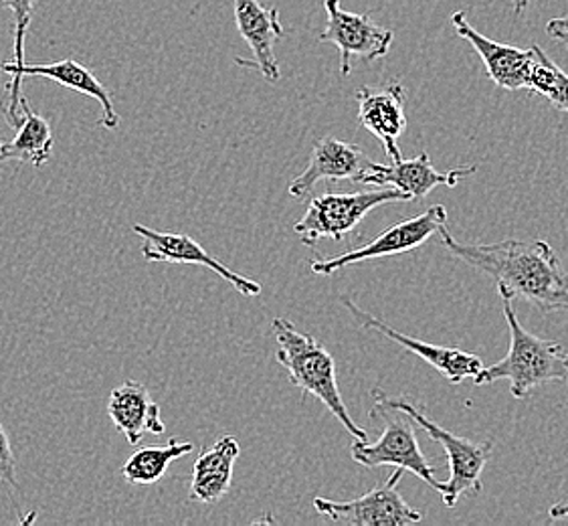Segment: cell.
Wrapping results in <instances>:
<instances>
[{"label": "cell", "instance_id": "cell-1", "mask_svg": "<svg viewBox=\"0 0 568 526\" xmlns=\"http://www.w3.org/2000/svg\"><path fill=\"white\" fill-rule=\"evenodd\" d=\"M439 235L457 260L496 280L511 297H524L545 314L568 312V272L546 241L462 243L447 225Z\"/></svg>", "mask_w": 568, "mask_h": 526}, {"label": "cell", "instance_id": "cell-2", "mask_svg": "<svg viewBox=\"0 0 568 526\" xmlns=\"http://www.w3.org/2000/svg\"><path fill=\"white\" fill-rule=\"evenodd\" d=\"M498 292L510 332V348L501 361L484 366L474 383L489 385L496 381H508L511 397L516 399L528 397L536 387L546 383L568 385V348L557 341H546L526 331L511 306L514 297L501 287H498Z\"/></svg>", "mask_w": 568, "mask_h": 526}, {"label": "cell", "instance_id": "cell-3", "mask_svg": "<svg viewBox=\"0 0 568 526\" xmlns=\"http://www.w3.org/2000/svg\"><path fill=\"white\" fill-rule=\"evenodd\" d=\"M273 336L277 343L275 358L290 375L292 385L322 401L348 434L356 439H368V434L354 422L338 387V368L328 348L316 336L297 331L287 318H273Z\"/></svg>", "mask_w": 568, "mask_h": 526}, {"label": "cell", "instance_id": "cell-4", "mask_svg": "<svg viewBox=\"0 0 568 526\" xmlns=\"http://www.w3.org/2000/svg\"><path fill=\"white\" fill-rule=\"evenodd\" d=\"M375 403L395 407L398 412L407 413L415 424L425 429V434L432 437L433 442H437L444 447L449 462V478L439 482L437 493L442 494L447 508H454L457 500L466 494L481 493V472L488 464L491 456V442H469L466 437L452 434L449 429H445L444 425L435 424L425 413L420 412L417 405H413L405 397H390L385 391L375 390Z\"/></svg>", "mask_w": 568, "mask_h": 526}, {"label": "cell", "instance_id": "cell-5", "mask_svg": "<svg viewBox=\"0 0 568 526\" xmlns=\"http://www.w3.org/2000/svg\"><path fill=\"white\" fill-rule=\"evenodd\" d=\"M400 201H409V199L405 193L390 186L363 191V193H348V195L326 193V195L314 196L307 203L304 218L294 225V231L307 247H314L320 240L341 241L344 235L356 230L373 209L387 203H400Z\"/></svg>", "mask_w": 568, "mask_h": 526}, {"label": "cell", "instance_id": "cell-6", "mask_svg": "<svg viewBox=\"0 0 568 526\" xmlns=\"http://www.w3.org/2000/svg\"><path fill=\"white\" fill-rule=\"evenodd\" d=\"M371 415H378L385 422V429L375 444L366 439H356L351 454L356 464L364 468H403L413 472L417 478L427 482L433 490L439 488V481L435 478V469L420 452L419 439L413 429V419L407 413L398 412L395 407H387L376 403Z\"/></svg>", "mask_w": 568, "mask_h": 526}, {"label": "cell", "instance_id": "cell-7", "mask_svg": "<svg viewBox=\"0 0 568 526\" xmlns=\"http://www.w3.org/2000/svg\"><path fill=\"white\" fill-rule=\"evenodd\" d=\"M445 225H447V209L444 205H433L417 218L405 219L397 225H393L390 230L381 233L368 245L342 253L332 260L310 262V270L314 274L332 275L348 265H354V263L381 260V257L398 255V253H409L432 240L433 235L444 230Z\"/></svg>", "mask_w": 568, "mask_h": 526}, {"label": "cell", "instance_id": "cell-8", "mask_svg": "<svg viewBox=\"0 0 568 526\" xmlns=\"http://www.w3.org/2000/svg\"><path fill=\"white\" fill-rule=\"evenodd\" d=\"M405 469L397 468L383 486H375L361 498L336 503L328 498H314L316 513L334 523L353 526H407L423 520L419 510L410 508L397 490Z\"/></svg>", "mask_w": 568, "mask_h": 526}, {"label": "cell", "instance_id": "cell-9", "mask_svg": "<svg viewBox=\"0 0 568 526\" xmlns=\"http://www.w3.org/2000/svg\"><path fill=\"white\" fill-rule=\"evenodd\" d=\"M328 23L320 34V43H332L341 49V73L346 78L353 71V59L373 63L385 58L393 45V31L375 23L368 14L342 9L341 0H324Z\"/></svg>", "mask_w": 568, "mask_h": 526}, {"label": "cell", "instance_id": "cell-10", "mask_svg": "<svg viewBox=\"0 0 568 526\" xmlns=\"http://www.w3.org/2000/svg\"><path fill=\"white\" fill-rule=\"evenodd\" d=\"M378 169L361 146L338 138H322L312 150L306 171L297 174L287 186L294 199H304L320 181H353L363 183Z\"/></svg>", "mask_w": 568, "mask_h": 526}, {"label": "cell", "instance_id": "cell-11", "mask_svg": "<svg viewBox=\"0 0 568 526\" xmlns=\"http://www.w3.org/2000/svg\"><path fill=\"white\" fill-rule=\"evenodd\" d=\"M342 304L351 310V314L363 328L376 331L378 334L390 338L393 343H397L398 346H403L405 351L420 356L427 365H432L442 377L447 378L454 385L464 383L466 378L478 377L479 371L486 366L479 356L459 351L455 346H437V344L423 343L417 338H410L409 334H405V332L390 328L387 322L381 321L375 314H368V312L358 308L351 297H342Z\"/></svg>", "mask_w": 568, "mask_h": 526}, {"label": "cell", "instance_id": "cell-12", "mask_svg": "<svg viewBox=\"0 0 568 526\" xmlns=\"http://www.w3.org/2000/svg\"><path fill=\"white\" fill-rule=\"evenodd\" d=\"M452 24L457 34L478 51L488 71L489 80L494 81L498 88L508 92L530 88V78L535 68V47L518 49V47L491 41L489 37L479 33L467 23V14L464 11L452 14Z\"/></svg>", "mask_w": 568, "mask_h": 526}, {"label": "cell", "instance_id": "cell-13", "mask_svg": "<svg viewBox=\"0 0 568 526\" xmlns=\"http://www.w3.org/2000/svg\"><path fill=\"white\" fill-rule=\"evenodd\" d=\"M136 235L142 237V255L146 262L182 263V265H203L213 270L215 274L227 280V284L235 287L243 296H260L262 286L243 275L235 274L229 270L225 263L215 260L211 253L206 252L203 245L191 240L184 233H164V231H154L144 225H134L132 227Z\"/></svg>", "mask_w": 568, "mask_h": 526}, {"label": "cell", "instance_id": "cell-14", "mask_svg": "<svg viewBox=\"0 0 568 526\" xmlns=\"http://www.w3.org/2000/svg\"><path fill=\"white\" fill-rule=\"evenodd\" d=\"M405 100L407 93L400 83H388L383 88L363 85L356 92L358 124L366 128L385 146L390 162L403 159L398 149V138L407 130Z\"/></svg>", "mask_w": 568, "mask_h": 526}, {"label": "cell", "instance_id": "cell-15", "mask_svg": "<svg viewBox=\"0 0 568 526\" xmlns=\"http://www.w3.org/2000/svg\"><path fill=\"white\" fill-rule=\"evenodd\" d=\"M478 172V164H467L452 171H437L433 166L432 159L427 152H420L419 156L410 161L390 162V164H378L364 184L368 186H390L405 193L409 201H419L423 196L433 193L437 186H449L454 189L462 181L469 179Z\"/></svg>", "mask_w": 568, "mask_h": 526}, {"label": "cell", "instance_id": "cell-16", "mask_svg": "<svg viewBox=\"0 0 568 526\" xmlns=\"http://www.w3.org/2000/svg\"><path fill=\"white\" fill-rule=\"evenodd\" d=\"M235 23L253 51V61L237 59V63L257 69L272 83L280 81L282 73L275 59V43L285 34L280 11L275 7L265 9L260 0H235Z\"/></svg>", "mask_w": 568, "mask_h": 526}, {"label": "cell", "instance_id": "cell-17", "mask_svg": "<svg viewBox=\"0 0 568 526\" xmlns=\"http://www.w3.org/2000/svg\"><path fill=\"white\" fill-rule=\"evenodd\" d=\"M108 413L115 429L124 434L130 446H138L146 434L166 432L159 403L150 399L149 390L136 381H125L124 385L110 393Z\"/></svg>", "mask_w": 568, "mask_h": 526}, {"label": "cell", "instance_id": "cell-18", "mask_svg": "<svg viewBox=\"0 0 568 526\" xmlns=\"http://www.w3.org/2000/svg\"><path fill=\"white\" fill-rule=\"evenodd\" d=\"M240 454V442L233 435L219 437L215 446L205 449L194 462L191 500L203 504L219 503L231 488L233 468Z\"/></svg>", "mask_w": 568, "mask_h": 526}, {"label": "cell", "instance_id": "cell-19", "mask_svg": "<svg viewBox=\"0 0 568 526\" xmlns=\"http://www.w3.org/2000/svg\"><path fill=\"white\" fill-rule=\"evenodd\" d=\"M34 2L37 0H2L4 9H9L12 14V31H14V45H12V59L9 63H2V71L11 73L12 80L7 83V95L0 100V110L7 118L9 127H21L23 122V110H21V83H23V71L27 61H24V41L29 33V24L33 17Z\"/></svg>", "mask_w": 568, "mask_h": 526}, {"label": "cell", "instance_id": "cell-20", "mask_svg": "<svg viewBox=\"0 0 568 526\" xmlns=\"http://www.w3.org/2000/svg\"><path fill=\"white\" fill-rule=\"evenodd\" d=\"M21 75L24 78H47L53 80L59 85L73 90V92L85 93L102 105V127L108 130H114L120 127V115L115 112L114 103L110 98V92L103 88L100 81L95 80V75L90 69L83 68L73 59H63L58 63H49V65H24Z\"/></svg>", "mask_w": 568, "mask_h": 526}, {"label": "cell", "instance_id": "cell-21", "mask_svg": "<svg viewBox=\"0 0 568 526\" xmlns=\"http://www.w3.org/2000/svg\"><path fill=\"white\" fill-rule=\"evenodd\" d=\"M23 122L17 128V136L4 144L0 162H31L33 166H43L53 152V132L43 115L34 114L27 98H21Z\"/></svg>", "mask_w": 568, "mask_h": 526}, {"label": "cell", "instance_id": "cell-22", "mask_svg": "<svg viewBox=\"0 0 568 526\" xmlns=\"http://www.w3.org/2000/svg\"><path fill=\"white\" fill-rule=\"evenodd\" d=\"M193 449L194 444L179 442L176 437L169 439L164 446L140 447L130 458L125 459L122 474L128 484H136V486L156 484L162 481V476L166 474V469L174 459L191 454Z\"/></svg>", "mask_w": 568, "mask_h": 526}, {"label": "cell", "instance_id": "cell-23", "mask_svg": "<svg viewBox=\"0 0 568 526\" xmlns=\"http://www.w3.org/2000/svg\"><path fill=\"white\" fill-rule=\"evenodd\" d=\"M535 47V68L528 92L545 95L560 112L568 114V73L548 58L542 47Z\"/></svg>", "mask_w": 568, "mask_h": 526}, {"label": "cell", "instance_id": "cell-24", "mask_svg": "<svg viewBox=\"0 0 568 526\" xmlns=\"http://www.w3.org/2000/svg\"><path fill=\"white\" fill-rule=\"evenodd\" d=\"M0 482L9 484L12 488H17V458L12 454L11 442L9 435L4 432V427L0 424Z\"/></svg>", "mask_w": 568, "mask_h": 526}, {"label": "cell", "instance_id": "cell-25", "mask_svg": "<svg viewBox=\"0 0 568 526\" xmlns=\"http://www.w3.org/2000/svg\"><path fill=\"white\" fill-rule=\"evenodd\" d=\"M546 33H548V37L560 41V43H565L568 49V14L558 17V19H550L546 23Z\"/></svg>", "mask_w": 568, "mask_h": 526}, {"label": "cell", "instance_id": "cell-26", "mask_svg": "<svg viewBox=\"0 0 568 526\" xmlns=\"http://www.w3.org/2000/svg\"><path fill=\"white\" fill-rule=\"evenodd\" d=\"M548 515L552 520H560V518H568V503L555 504V506H550V510H548Z\"/></svg>", "mask_w": 568, "mask_h": 526}, {"label": "cell", "instance_id": "cell-27", "mask_svg": "<svg viewBox=\"0 0 568 526\" xmlns=\"http://www.w3.org/2000/svg\"><path fill=\"white\" fill-rule=\"evenodd\" d=\"M528 0H511V9H514V14H523L526 9H528Z\"/></svg>", "mask_w": 568, "mask_h": 526}, {"label": "cell", "instance_id": "cell-28", "mask_svg": "<svg viewBox=\"0 0 568 526\" xmlns=\"http://www.w3.org/2000/svg\"><path fill=\"white\" fill-rule=\"evenodd\" d=\"M2 149H4V142H2V138H0V154H2Z\"/></svg>", "mask_w": 568, "mask_h": 526}, {"label": "cell", "instance_id": "cell-29", "mask_svg": "<svg viewBox=\"0 0 568 526\" xmlns=\"http://www.w3.org/2000/svg\"><path fill=\"white\" fill-rule=\"evenodd\" d=\"M0 73H2V63H0Z\"/></svg>", "mask_w": 568, "mask_h": 526}]
</instances>
